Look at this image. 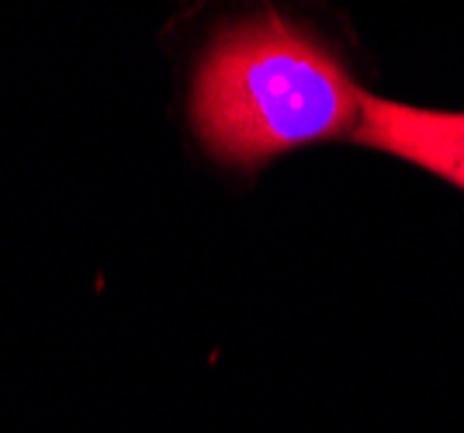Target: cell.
<instances>
[{"mask_svg":"<svg viewBox=\"0 0 464 433\" xmlns=\"http://www.w3.org/2000/svg\"><path fill=\"white\" fill-rule=\"evenodd\" d=\"M361 91L309 32L260 14L222 32L198 66L191 119L212 157L256 167L309 142L347 136Z\"/></svg>","mask_w":464,"mask_h":433,"instance_id":"6da1fadb","label":"cell"},{"mask_svg":"<svg viewBox=\"0 0 464 433\" xmlns=\"http://www.w3.org/2000/svg\"><path fill=\"white\" fill-rule=\"evenodd\" d=\"M353 139L388 157L409 159L464 191V111H433L364 94Z\"/></svg>","mask_w":464,"mask_h":433,"instance_id":"7a4b0ae2","label":"cell"}]
</instances>
